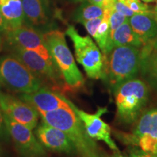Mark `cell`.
Listing matches in <instances>:
<instances>
[{
  "mask_svg": "<svg viewBox=\"0 0 157 157\" xmlns=\"http://www.w3.org/2000/svg\"><path fill=\"white\" fill-rule=\"evenodd\" d=\"M39 116L44 123L66 133L78 157H106L95 140L88 135L83 123L71 107L39 113Z\"/></svg>",
  "mask_w": 157,
  "mask_h": 157,
  "instance_id": "6da1fadb",
  "label": "cell"
},
{
  "mask_svg": "<svg viewBox=\"0 0 157 157\" xmlns=\"http://www.w3.org/2000/svg\"><path fill=\"white\" fill-rule=\"evenodd\" d=\"M42 35L49 53L61 74L68 91L81 90L85 81L68 48L64 33L58 29H51Z\"/></svg>",
  "mask_w": 157,
  "mask_h": 157,
  "instance_id": "7a4b0ae2",
  "label": "cell"
},
{
  "mask_svg": "<svg viewBox=\"0 0 157 157\" xmlns=\"http://www.w3.org/2000/svg\"><path fill=\"white\" fill-rule=\"evenodd\" d=\"M113 91L118 120L127 124L135 122L148 101V84L140 78H133L119 84Z\"/></svg>",
  "mask_w": 157,
  "mask_h": 157,
  "instance_id": "3957f363",
  "label": "cell"
},
{
  "mask_svg": "<svg viewBox=\"0 0 157 157\" xmlns=\"http://www.w3.org/2000/svg\"><path fill=\"white\" fill-rule=\"evenodd\" d=\"M66 34L73 42L77 62L92 79H105L107 57L89 36H81L73 25H68Z\"/></svg>",
  "mask_w": 157,
  "mask_h": 157,
  "instance_id": "277c9868",
  "label": "cell"
},
{
  "mask_svg": "<svg viewBox=\"0 0 157 157\" xmlns=\"http://www.w3.org/2000/svg\"><path fill=\"white\" fill-rule=\"evenodd\" d=\"M140 71V48L115 47L107 56L105 79L113 90L123 82L136 78Z\"/></svg>",
  "mask_w": 157,
  "mask_h": 157,
  "instance_id": "5b68a950",
  "label": "cell"
},
{
  "mask_svg": "<svg viewBox=\"0 0 157 157\" xmlns=\"http://www.w3.org/2000/svg\"><path fill=\"white\" fill-rule=\"evenodd\" d=\"M0 84L15 93H30L44 84L13 54L0 57Z\"/></svg>",
  "mask_w": 157,
  "mask_h": 157,
  "instance_id": "8992f818",
  "label": "cell"
},
{
  "mask_svg": "<svg viewBox=\"0 0 157 157\" xmlns=\"http://www.w3.org/2000/svg\"><path fill=\"white\" fill-rule=\"evenodd\" d=\"M12 54L17 58L44 86L57 93L63 94L68 89L63 78L60 74L53 60H48L34 52L18 47H10Z\"/></svg>",
  "mask_w": 157,
  "mask_h": 157,
  "instance_id": "52a82bcc",
  "label": "cell"
},
{
  "mask_svg": "<svg viewBox=\"0 0 157 157\" xmlns=\"http://www.w3.org/2000/svg\"><path fill=\"white\" fill-rule=\"evenodd\" d=\"M6 126L21 157H47V152L32 129L4 114Z\"/></svg>",
  "mask_w": 157,
  "mask_h": 157,
  "instance_id": "ba28073f",
  "label": "cell"
},
{
  "mask_svg": "<svg viewBox=\"0 0 157 157\" xmlns=\"http://www.w3.org/2000/svg\"><path fill=\"white\" fill-rule=\"evenodd\" d=\"M65 100L83 123L84 128L90 137L95 140L103 141L111 150L119 151L114 141L111 138V127L101 119L102 116L108 112L106 107L98 108L95 113H88L76 107L67 98L65 97Z\"/></svg>",
  "mask_w": 157,
  "mask_h": 157,
  "instance_id": "9c48e42d",
  "label": "cell"
},
{
  "mask_svg": "<svg viewBox=\"0 0 157 157\" xmlns=\"http://www.w3.org/2000/svg\"><path fill=\"white\" fill-rule=\"evenodd\" d=\"M0 109L3 114L31 129L38 125L39 112L20 98L0 91Z\"/></svg>",
  "mask_w": 157,
  "mask_h": 157,
  "instance_id": "30bf717a",
  "label": "cell"
},
{
  "mask_svg": "<svg viewBox=\"0 0 157 157\" xmlns=\"http://www.w3.org/2000/svg\"><path fill=\"white\" fill-rule=\"evenodd\" d=\"M5 34L10 47H18L34 51L47 60H52L42 34L36 29L23 25L18 28L10 29Z\"/></svg>",
  "mask_w": 157,
  "mask_h": 157,
  "instance_id": "8fae6325",
  "label": "cell"
},
{
  "mask_svg": "<svg viewBox=\"0 0 157 157\" xmlns=\"http://www.w3.org/2000/svg\"><path fill=\"white\" fill-rule=\"evenodd\" d=\"M24 25L43 34L50 31L52 10L50 0H22Z\"/></svg>",
  "mask_w": 157,
  "mask_h": 157,
  "instance_id": "7c38bea8",
  "label": "cell"
},
{
  "mask_svg": "<svg viewBox=\"0 0 157 157\" xmlns=\"http://www.w3.org/2000/svg\"><path fill=\"white\" fill-rule=\"evenodd\" d=\"M35 129V135L45 149L67 154H75V149L71 140L61 129L49 125L42 121Z\"/></svg>",
  "mask_w": 157,
  "mask_h": 157,
  "instance_id": "4fadbf2b",
  "label": "cell"
},
{
  "mask_svg": "<svg viewBox=\"0 0 157 157\" xmlns=\"http://www.w3.org/2000/svg\"><path fill=\"white\" fill-rule=\"evenodd\" d=\"M19 98L32 105L39 113L70 108L63 94L57 93L47 86H43L33 93L21 94Z\"/></svg>",
  "mask_w": 157,
  "mask_h": 157,
  "instance_id": "5bb4252c",
  "label": "cell"
},
{
  "mask_svg": "<svg viewBox=\"0 0 157 157\" xmlns=\"http://www.w3.org/2000/svg\"><path fill=\"white\" fill-rule=\"evenodd\" d=\"M112 8L105 9L103 17L90 20L82 23L88 34L95 39L100 50L105 57L113 50L110 38L109 24V16Z\"/></svg>",
  "mask_w": 157,
  "mask_h": 157,
  "instance_id": "9a60e30c",
  "label": "cell"
},
{
  "mask_svg": "<svg viewBox=\"0 0 157 157\" xmlns=\"http://www.w3.org/2000/svg\"><path fill=\"white\" fill-rule=\"evenodd\" d=\"M140 72L144 79L157 90V38L143 43L140 48Z\"/></svg>",
  "mask_w": 157,
  "mask_h": 157,
  "instance_id": "2e32d148",
  "label": "cell"
},
{
  "mask_svg": "<svg viewBox=\"0 0 157 157\" xmlns=\"http://www.w3.org/2000/svg\"><path fill=\"white\" fill-rule=\"evenodd\" d=\"M129 23L143 44L157 38V21L152 15L135 14L129 17Z\"/></svg>",
  "mask_w": 157,
  "mask_h": 157,
  "instance_id": "e0dca14e",
  "label": "cell"
},
{
  "mask_svg": "<svg viewBox=\"0 0 157 157\" xmlns=\"http://www.w3.org/2000/svg\"><path fill=\"white\" fill-rule=\"evenodd\" d=\"M0 12L7 23L8 30L24 25L22 0H7L0 6Z\"/></svg>",
  "mask_w": 157,
  "mask_h": 157,
  "instance_id": "ac0fdd59",
  "label": "cell"
},
{
  "mask_svg": "<svg viewBox=\"0 0 157 157\" xmlns=\"http://www.w3.org/2000/svg\"><path fill=\"white\" fill-rule=\"evenodd\" d=\"M132 133L136 146L138 137L143 135H148L157 139V109H150L143 113Z\"/></svg>",
  "mask_w": 157,
  "mask_h": 157,
  "instance_id": "d6986e66",
  "label": "cell"
},
{
  "mask_svg": "<svg viewBox=\"0 0 157 157\" xmlns=\"http://www.w3.org/2000/svg\"><path fill=\"white\" fill-rule=\"evenodd\" d=\"M113 48L119 46H132L140 48L142 41L132 30L129 23V19L116 30L111 36Z\"/></svg>",
  "mask_w": 157,
  "mask_h": 157,
  "instance_id": "ffe728a7",
  "label": "cell"
},
{
  "mask_svg": "<svg viewBox=\"0 0 157 157\" xmlns=\"http://www.w3.org/2000/svg\"><path fill=\"white\" fill-rule=\"evenodd\" d=\"M105 9L86 1L84 2L83 4L75 11L74 19L76 22L82 24L84 22L90 20L103 17Z\"/></svg>",
  "mask_w": 157,
  "mask_h": 157,
  "instance_id": "44dd1931",
  "label": "cell"
},
{
  "mask_svg": "<svg viewBox=\"0 0 157 157\" xmlns=\"http://www.w3.org/2000/svg\"><path fill=\"white\" fill-rule=\"evenodd\" d=\"M124 4H125L136 14L152 15V10L141 0H125Z\"/></svg>",
  "mask_w": 157,
  "mask_h": 157,
  "instance_id": "7402d4cb",
  "label": "cell"
},
{
  "mask_svg": "<svg viewBox=\"0 0 157 157\" xmlns=\"http://www.w3.org/2000/svg\"><path fill=\"white\" fill-rule=\"evenodd\" d=\"M128 19L129 18H127V17L116 11L113 9V7L111 9V14H110L109 16L110 38H111V36L112 35L113 33Z\"/></svg>",
  "mask_w": 157,
  "mask_h": 157,
  "instance_id": "603a6c76",
  "label": "cell"
},
{
  "mask_svg": "<svg viewBox=\"0 0 157 157\" xmlns=\"http://www.w3.org/2000/svg\"><path fill=\"white\" fill-rule=\"evenodd\" d=\"M113 9H114L117 12H118V13H119L120 14L124 15V16L127 17V18H129V17H132V15L136 14V13H135L132 10L129 8V7H127L125 4L121 2L118 1V0H117L116 2L114 3Z\"/></svg>",
  "mask_w": 157,
  "mask_h": 157,
  "instance_id": "cb8c5ba5",
  "label": "cell"
},
{
  "mask_svg": "<svg viewBox=\"0 0 157 157\" xmlns=\"http://www.w3.org/2000/svg\"><path fill=\"white\" fill-rule=\"evenodd\" d=\"M10 137V136L9 132L7 130V126H6L4 114L0 109V140L8 141Z\"/></svg>",
  "mask_w": 157,
  "mask_h": 157,
  "instance_id": "d4e9b609",
  "label": "cell"
},
{
  "mask_svg": "<svg viewBox=\"0 0 157 157\" xmlns=\"http://www.w3.org/2000/svg\"><path fill=\"white\" fill-rule=\"evenodd\" d=\"M116 1L117 0H87L89 3L99 6L103 9L112 8Z\"/></svg>",
  "mask_w": 157,
  "mask_h": 157,
  "instance_id": "484cf974",
  "label": "cell"
},
{
  "mask_svg": "<svg viewBox=\"0 0 157 157\" xmlns=\"http://www.w3.org/2000/svg\"><path fill=\"white\" fill-rule=\"evenodd\" d=\"M130 157H153V155L143 151L140 149H136L133 148L130 151Z\"/></svg>",
  "mask_w": 157,
  "mask_h": 157,
  "instance_id": "4316f807",
  "label": "cell"
},
{
  "mask_svg": "<svg viewBox=\"0 0 157 157\" xmlns=\"http://www.w3.org/2000/svg\"><path fill=\"white\" fill-rule=\"evenodd\" d=\"M7 30H8V27H7V23L4 18L2 14L0 12V34L5 33Z\"/></svg>",
  "mask_w": 157,
  "mask_h": 157,
  "instance_id": "83f0119b",
  "label": "cell"
},
{
  "mask_svg": "<svg viewBox=\"0 0 157 157\" xmlns=\"http://www.w3.org/2000/svg\"><path fill=\"white\" fill-rule=\"evenodd\" d=\"M152 16L154 17L155 20L157 21V0H156V6H155L154 8L152 10Z\"/></svg>",
  "mask_w": 157,
  "mask_h": 157,
  "instance_id": "f1b7e54d",
  "label": "cell"
},
{
  "mask_svg": "<svg viewBox=\"0 0 157 157\" xmlns=\"http://www.w3.org/2000/svg\"><path fill=\"white\" fill-rule=\"evenodd\" d=\"M2 36H0V51L2 50Z\"/></svg>",
  "mask_w": 157,
  "mask_h": 157,
  "instance_id": "f546056e",
  "label": "cell"
},
{
  "mask_svg": "<svg viewBox=\"0 0 157 157\" xmlns=\"http://www.w3.org/2000/svg\"><path fill=\"white\" fill-rule=\"evenodd\" d=\"M141 1L144 2H146V3H150V2H152L155 1V0H141Z\"/></svg>",
  "mask_w": 157,
  "mask_h": 157,
  "instance_id": "4dcf8cb0",
  "label": "cell"
},
{
  "mask_svg": "<svg viewBox=\"0 0 157 157\" xmlns=\"http://www.w3.org/2000/svg\"><path fill=\"white\" fill-rule=\"evenodd\" d=\"M3 156V150L1 146H0V157H2Z\"/></svg>",
  "mask_w": 157,
  "mask_h": 157,
  "instance_id": "1f68e13d",
  "label": "cell"
},
{
  "mask_svg": "<svg viewBox=\"0 0 157 157\" xmlns=\"http://www.w3.org/2000/svg\"><path fill=\"white\" fill-rule=\"evenodd\" d=\"M6 1H7V0H0V6L3 5L6 2Z\"/></svg>",
  "mask_w": 157,
  "mask_h": 157,
  "instance_id": "d6a6232c",
  "label": "cell"
},
{
  "mask_svg": "<svg viewBox=\"0 0 157 157\" xmlns=\"http://www.w3.org/2000/svg\"><path fill=\"white\" fill-rule=\"evenodd\" d=\"M112 157H125V156H121V155H120V154H117L113 155V156Z\"/></svg>",
  "mask_w": 157,
  "mask_h": 157,
  "instance_id": "836d02e7",
  "label": "cell"
},
{
  "mask_svg": "<svg viewBox=\"0 0 157 157\" xmlns=\"http://www.w3.org/2000/svg\"><path fill=\"white\" fill-rule=\"evenodd\" d=\"M74 2H86L87 0H74Z\"/></svg>",
  "mask_w": 157,
  "mask_h": 157,
  "instance_id": "e575fe53",
  "label": "cell"
},
{
  "mask_svg": "<svg viewBox=\"0 0 157 157\" xmlns=\"http://www.w3.org/2000/svg\"><path fill=\"white\" fill-rule=\"evenodd\" d=\"M118 1H119V2H124V1L125 0H118Z\"/></svg>",
  "mask_w": 157,
  "mask_h": 157,
  "instance_id": "d590c367",
  "label": "cell"
},
{
  "mask_svg": "<svg viewBox=\"0 0 157 157\" xmlns=\"http://www.w3.org/2000/svg\"><path fill=\"white\" fill-rule=\"evenodd\" d=\"M153 157H157V155H154V156H153Z\"/></svg>",
  "mask_w": 157,
  "mask_h": 157,
  "instance_id": "8d00e7d4",
  "label": "cell"
},
{
  "mask_svg": "<svg viewBox=\"0 0 157 157\" xmlns=\"http://www.w3.org/2000/svg\"><path fill=\"white\" fill-rule=\"evenodd\" d=\"M0 87H1V84H0Z\"/></svg>",
  "mask_w": 157,
  "mask_h": 157,
  "instance_id": "74e56055",
  "label": "cell"
}]
</instances>
